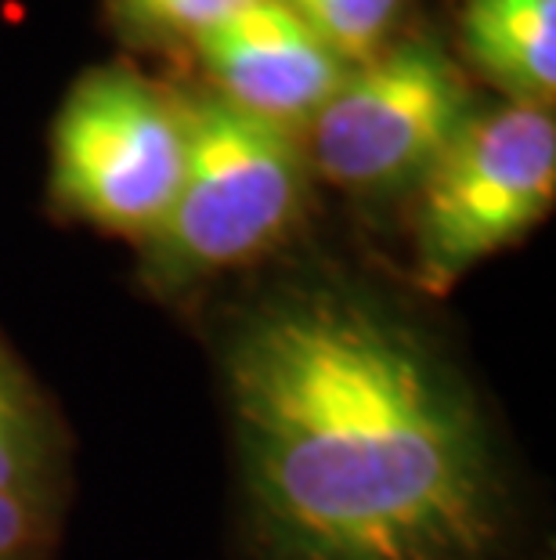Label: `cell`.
Returning a JSON list of instances; mask_svg holds the SVG:
<instances>
[{"instance_id":"obj_6","label":"cell","mask_w":556,"mask_h":560,"mask_svg":"<svg viewBox=\"0 0 556 560\" xmlns=\"http://www.w3.org/2000/svg\"><path fill=\"white\" fill-rule=\"evenodd\" d=\"M217 98L282 130L311 127L351 66L282 0H250L196 40Z\"/></svg>"},{"instance_id":"obj_4","label":"cell","mask_w":556,"mask_h":560,"mask_svg":"<svg viewBox=\"0 0 556 560\" xmlns=\"http://www.w3.org/2000/svg\"><path fill=\"white\" fill-rule=\"evenodd\" d=\"M477 113L463 73L430 40H409L351 66L311 120V156L329 185L358 196L419 188Z\"/></svg>"},{"instance_id":"obj_11","label":"cell","mask_w":556,"mask_h":560,"mask_svg":"<svg viewBox=\"0 0 556 560\" xmlns=\"http://www.w3.org/2000/svg\"><path fill=\"white\" fill-rule=\"evenodd\" d=\"M44 535V503L0 495V560H33Z\"/></svg>"},{"instance_id":"obj_3","label":"cell","mask_w":556,"mask_h":560,"mask_svg":"<svg viewBox=\"0 0 556 560\" xmlns=\"http://www.w3.org/2000/svg\"><path fill=\"white\" fill-rule=\"evenodd\" d=\"M556 196V124L546 105L473 113L419 185L416 276L445 293L473 265L535 229Z\"/></svg>"},{"instance_id":"obj_10","label":"cell","mask_w":556,"mask_h":560,"mask_svg":"<svg viewBox=\"0 0 556 560\" xmlns=\"http://www.w3.org/2000/svg\"><path fill=\"white\" fill-rule=\"evenodd\" d=\"M250 0H116V11L152 37L199 40Z\"/></svg>"},{"instance_id":"obj_2","label":"cell","mask_w":556,"mask_h":560,"mask_svg":"<svg viewBox=\"0 0 556 560\" xmlns=\"http://www.w3.org/2000/svg\"><path fill=\"white\" fill-rule=\"evenodd\" d=\"M307 166L293 130L224 98L185 105V171L167 218L145 240L159 285H188L246 265L293 229Z\"/></svg>"},{"instance_id":"obj_1","label":"cell","mask_w":556,"mask_h":560,"mask_svg":"<svg viewBox=\"0 0 556 560\" xmlns=\"http://www.w3.org/2000/svg\"><path fill=\"white\" fill-rule=\"evenodd\" d=\"M260 528L286 560H473L495 535L488 434L463 384L380 304L268 301L228 348Z\"/></svg>"},{"instance_id":"obj_7","label":"cell","mask_w":556,"mask_h":560,"mask_svg":"<svg viewBox=\"0 0 556 560\" xmlns=\"http://www.w3.org/2000/svg\"><path fill=\"white\" fill-rule=\"evenodd\" d=\"M470 62L513 102L546 105L556 91V0H463Z\"/></svg>"},{"instance_id":"obj_5","label":"cell","mask_w":556,"mask_h":560,"mask_svg":"<svg viewBox=\"0 0 556 560\" xmlns=\"http://www.w3.org/2000/svg\"><path fill=\"white\" fill-rule=\"evenodd\" d=\"M185 171V105L127 69H98L69 91L51 135L62 207L145 243L167 218Z\"/></svg>"},{"instance_id":"obj_8","label":"cell","mask_w":556,"mask_h":560,"mask_svg":"<svg viewBox=\"0 0 556 560\" xmlns=\"http://www.w3.org/2000/svg\"><path fill=\"white\" fill-rule=\"evenodd\" d=\"M51 431L26 380L0 354V495L47 503Z\"/></svg>"},{"instance_id":"obj_9","label":"cell","mask_w":556,"mask_h":560,"mask_svg":"<svg viewBox=\"0 0 556 560\" xmlns=\"http://www.w3.org/2000/svg\"><path fill=\"white\" fill-rule=\"evenodd\" d=\"M311 26L347 66L383 51L405 0H282Z\"/></svg>"}]
</instances>
